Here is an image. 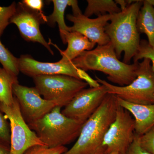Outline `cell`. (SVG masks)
Instances as JSON below:
<instances>
[{"instance_id":"obj_21","label":"cell","mask_w":154,"mask_h":154,"mask_svg":"<svg viewBox=\"0 0 154 154\" xmlns=\"http://www.w3.org/2000/svg\"><path fill=\"white\" fill-rule=\"evenodd\" d=\"M144 58L148 59L151 61L154 73V48L149 44L146 40H142L137 53L133 59L134 63H136Z\"/></svg>"},{"instance_id":"obj_32","label":"cell","mask_w":154,"mask_h":154,"mask_svg":"<svg viewBox=\"0 0 154 154\" xmlns=\"http://www.w3.org/2000/svg\"><path fill=\"white\" fill-rule=\"evenodd\" d=\"M107 154H119L118 152H113Z\"/></svg>"},{"instance_id":"obj_27","label":"cell","mask_w":154,"mask_h":154,"mask_svg":"<svg viewBox=\"0 0 154 154\" xmlns=\"http://www.w3.org/2000/svg\"><path fill=\"white\" fill-rule=\"evenodd\" d=\"M21 2L33 12L42 15H45L42 11L44 6V2L42 0H24Z\"/></svg>"},{"instance_id":"obj_18","label":"cell","mask_w":154,"mask_h":154,"mask_svg":"<svg viewBox=\"0 0 154 154\" xmlns=\"http://www.w3.org/2000/svg\"><path fill=\"white\" fill-rule=\"evenodd\" d=\"M54 10L52 14L46 17V23L50 26H55L57 23L59 29L60 35L69 31V27L65 22L64 14L67 6H70L71 0H53Z\"/></svg>"},{"instance_id":"obj_31","label":"cell","mask_w":154,"mask_h":154,"mask_svg":"<svg viewBox=\"0 0 154 154\" xmlns=\"http://www.w3.org/2000/svg\"><path fill=\"white\" fill-rule=\"evenodd\" d=\"M149 3L154 7V0H148Z\"/></svg>"},{"instance_id":"obj_10","label":"cell","mask_w":154,"mask_h":154,"mask_svg":"<svg viewBox=\"0 0 154 154\" xmlns=\"http://www.w3.org/2000/svg\"><path fill=\"white\" fill-rule=\"evenodd\" d=\"M107 94L103 85L96 88L84 89L79 92L61 110L69 118L85 123L97 110Z\"/></svg>"},{"instance_id":"obj_29","label":"cell","mask_w":154,"mask_h":154,"mask_svg":"<svg viewBox=\"0 0 154 154\" xmlns=\"http://www.w3.org/2000/svg\"><path fill=\"white\" fill-rule=\"evenodd\" d=\"M115 2L117 5H119V6H120L119 8L121 9V11H124L127 8L128 6L129 5L128 1L116 0Z\"/></svg>"},{"instance_id":"obj_7","label":"cell","mask_w":154,"mask_h":154,"mask_svg":"<svg viewBox=\"0 0 154 154\" xmlns=\"http://www.w3.org/2000/svg\"><path fill=\"white\" fill-rule=\"evenodd\" d=\"M0 110L10 122L11 132L10 154H23L33 146H45L25 121L21 113L19 102L15 96L14 103L11 105H7L0 102Z\"/></svg>"},{"instance_id":"obj_6","label":"cell","mask_w":154,"mask_h":154,"mask_svg":"<svg viewBox=\"0 0 154 154\" xmlns=\"http://www.w3.org/2000/svg\"><path fill=\"white\" fill-rule=\"evenodd\" d=\"M33 79L40 95L61 108L66 106L79 92L88 86L82 80L66 75L38 76Z\"/></svg>"},{"instance_id":"obj_12","label":"cell","mask_w":154,"mask_h":154,"mask_svg":"<svg viewBox=\"0 0 154 154\" xmlns=\"http://www.w3.org/2000/svg\"><path fill=\"white\" fill-rule=\"evenodd\" d=\"M112 16L107 14L92 19L86 17L82 12L75 15L68 14L67 19L73 23L72 26L69 27V31L81 33L98 45L107 44L110 39L105 33V28Z\"/></svg>"},{"instance_id":"obj_14","label":"cell","mask_w":154,"mask_h":154,"mask_svg":"<svg viewBox=\"0 0 154 154\" xmlns=\"http://www.w3.org/2000/svg\"><path fill=\"white\" fill-rule=\"evenodd\" d=\"M115 96L118 105L128 111L134 117L136 134L140 136L154 126V104H134Z\"/></svg>"},{"instance_id":"obj_20","label":"cell","mask_w":154,"mask_h":154,"mask_svg":"<svg viewBox=\"0 0 154 154\" xmlns=\"http://www.w3.org/2000/svg\"><path fill=\"white\" fill-rule=\"evenodd\" d=\"M0 63L9 73L17 76L19 71L18 66V58L14 56L6 48L0 40Z\"/></svg>"},{"instance_id":"obj_28","label":"cell","mask_w":154,"mask_h":154,"mask_svg":"<svg viewBox=\"0 0 154 154\" xmlns=\"http://www.w3.org/2000/svg\"><path fill=\"white\" fill-rule=\"evenodd\" d=\"M78 73L80 79L85 81V82L90 86V88H98L101 86V85H100L96 80L92 79L85 71L83 70L82 69L78 68Z\"/></svg>"},{"instance_id":"obj_16","label":"cell","mask_w":154,"mask_h":154,"mask_svg":"<svg viewBox=\"0 0 154 154\" xmlns=\"http://www.w3.org/2000/svg\"><path fill=\"white\" fill-rule=\"evenodd\" d=\"M136 25L139 33L145 34L149 44L154 48V7L148 0L143 1L138 14Z\"/></svg>"},{"instance_id":"obj_11","label":"cell","mask_w":154,"mask_h":154,"mask_svg":"<svg viewBox=\"0 0 154 154\" xmlns=\"http://www.w3.org/2000/svg\"><path fill=\"white\" fill-rule=\"evenodd\" d=\"M47 16L33 12L19 2L16 11L10 20V23L15 24L19 29L22 38L26 41L38 42L42 45L52 55L54 52L40 31L39 26L46 23Z\"/></svg>"},{"instance_id":"obj_30","label":"cell","mask_w":154,"mask_h":154,"mask_svg":"<svg viewBox=\"0 0 154 154\" xmlns=\"http://www.w3.org/2000/svg\"><path fill=\"white\" fill-rule=\"evenodd\" d=\"M0 154H10V148L0 144Z\"/></svg>"},{"instance_id":"obj_13","label":"cell","mask_w":154,"mask_h":154,"mask_svg":"<svg viewBox=\"0 0 154 154\" xmlns=\"http://www.w3.org/2000/svg\"><path fill=\"white\" fill-rule=\"evenodd\" d=\"M19 72L28 76L63 75L80 79L78 68L72 62L60 60L54 63L42 62L33 59L30 55H22L18 58Z\"/></svg>"},{"instance_id":"obj_4","label":"cell","mask_w":154,"mask_h":154,"mask_svg":"<svg viewBox=\"0 0 154 154\" xmlns=\"http://www.w3.org/2000/svg\"><path fill=\"white\" fill-rule=\"evenodd\" d=\"M84 123L63 115L61 107L56 106L42 118L28 125L45 145L54 148L74 141Z\"/></svg>"},{"instance_id":"obj_8","label":"cell","mask_w":154,"mask_h":154,"mask_svg":"<svg viewBox=\"0 0 154 154\" xmlns=\"http://www.w3.org/2000/svg\"><path fill=\"white\" fill-rule=\"evenodd\" d=\"M135 136V122L131 113L117 104L114 121L105 133L102 146L105 154L125 152L131 144Z\"/></svg>"},{"instance_id":"obj_1","label":"cell","mask_w":154,"mask_h":154,"mask_svg":"<svg viewBox=\"0 0 154 154\" xmlns=\"http://www.w3.org/2000/svg\"><path fill=\"white\" fill-rule=\"evenodd\" d=\"M77 68L85 71H100L107 75V79L119 86L128 85L136 78L139 61L132 64L119 60L113 44L98 45L95 48L84 51L72 61Z\"/></svg>"},{"instance_id":"obj_15","label":"cell","mask_w":154,"mask_h":154,"mask_svg":"<svg viewBox=\"0 0 154 154\" xmlns=\"http://www.w3.org/2000/svg\"><path fill=\"white\" fill-rule=\"evenodd\" d=\"M60 36L63 44H68L65 51L61 50L56 46L62 56L61 60L64 61L72 62L84 51L93 50L96 44L78 32L66 31Z\"/></svg>"},{"instance_id":"obj_24","label":"cell","mask_w":154,"mask_h":154,"mask_svg":"<svg viewBox=\"0 0 154 154\" xmlns=\"http://www.w3.org/2000/svg\"><path fill=\"white\" fill-rule=\"evenodd\" d=\"M67 150L65 146L49 148L46 146L38 145L31 147L23 154H63Z\"/></svg>"},{"instance_id":"obj_2","label":"cell","mask_w":154,"mask_h":154,"mask_svg":"<svg viewBox=\"0 0 154 154\" xmlns=\"http://www.w3.org/2000/svg\"><path fill=\"white\" fill-rule=\"evenodd\" d=\"M117 106L116 96L107 94L99 108L83 125L74 144L63 154H105L106 149L102 143L115 119Z\"/></svg>"},{"instance_id":"obj_26","label":"cell","mask_w":154,"mask_h":154,"mask_svg":"<svg viewBox=\"0 0 154 154\" xmlns=\"http://www.w3.org/2000/svg\"><path fill=\"white\" fill-rule=\"evenodd\" d=\"M139 136L135 133L134 139L128 148L122 154H150L141 146L139 140Z\"/></svg>"},{"instance_id":"obj_3","label":"cell","mask_w":154,"mask_h":154,"mask_svg":"<svg viewBox=\"0 0 154 154\" xmlns=\"http://www.w3.org/2000/svg\"><path fill=\"white\" fill-rule=\"evenodd\" d=\"M143 1H132L124 11L113 14L105 27V33L110 39L118 58L124 53L123 62L128 64L133 58L140 44L137 19Z\"/></svg>"},{"instance_id":"obj_17","label":"cell","mask_w":154,"mask_h":154,"mask_svg":"<svg viewBox=\"0 0 154 154\" xmlns=\"http://www.w3.org/2000/svg\"><path fill=\"white\" fill-rule=\"evenodd\" d=\"M88 6L84 15L89 17L93 15L98 17L109 14L113 15L121 12V9L113 0H88Z\"/></svg>"},{"instance_id":"obj_19","label":"cell","mask_w":154,"mask_h":154,"mask_svg":"<svg viewBox=\"0 0 154 154\" xmlns=\"http://www.w3.org/2000/svg\"><path fill=\"white\" fill-rule=\"evenodd\" d=\"M19 83L18 78L0 67V102L11 105L14 102L13 86Z\"/></svg>"},{"instance_id":"obj_23","label":"cell","mask_w":154,"mask_h":154,"mask_svg":"<svg viewBox=\"0 0 154 154\" xmlns=\"http://www.w3.org/2000/svg\"><path fill=\"white\" fill-rule=\"evenodd\" d=\"M11 142L10 122L0 110V144L11 148Z\"/></svg>"},{"instance_id":"obj_22","label":"cell","mask_w":154,"mask_h":154,"mask_svg":"<svg viewBox=\"0 0 154 154\" xmlns=\"http://www.w3.org/2000/svg\"><path fill=\"white\" fill-rule=\"evenodd\" d=\"M17 4L12 3L8 7L0 6V37L10 23V20L16 11Z\"/></svg>"},{"instance_id":"obj_5","label":"cell","mask_w":154,"mask_h":154,"mask_svg":"<svg viewBox=\"0 0 154 154\" xmlns=\"http://www.w3.org/2000/svg\"><path fill=\"white\" fill-rule=\"evenodd\" d=\"M151 63L146 58L139 62L136 78L128 85H112L97 75H95L96 80L105 86L107 94L127 102L140 105L154 104V73Z\"/></svg>"},{"instance_id":"obj_9","label":"cell","mask_w":154,"mask_h":154,"mask_svg":"<svg viewBox=\"0 0 154 154\" xmlns=\"http://www.w3.org/2000/svg\"><path fill=\"white\" fill-rule=\"evenodd\" d=\"M13 93L28 124L42 118L57 106L54 102L42 98L35 87H26L16 83L13 86Z\"/></svg>"},{"instance_id":"obj_25","label":"cell","mask_w":154,"mask_h":154,"mask_svg":"<svg viewBox=\"0 0 154 154\" xmlns=\"http://www.w3.org/2000/svg\"><path fill=\"white\" fill-rule=\"evenodd\" d=\"M141 146L150 154H154V126L139 137Z\"/></svg>"}]
</instances>
